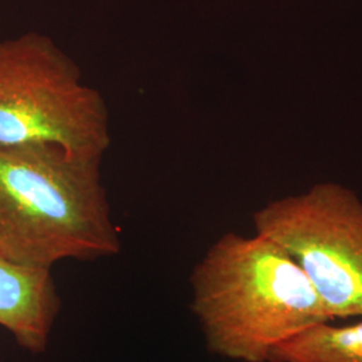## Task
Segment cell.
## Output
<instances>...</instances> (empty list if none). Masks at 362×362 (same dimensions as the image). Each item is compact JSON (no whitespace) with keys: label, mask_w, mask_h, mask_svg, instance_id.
Instances as JSON below:
<instances>
[{"label":"cell","mask_w":362,"mask_h":362,"mask_svg":"<svg viewBox=\"0 0 362 362\" xmlns=\"http://www.w3.org/2000/svg\"><path fill=\"white\" fill-rule=\"evenodd\" d=\"M52 144L101 160L110 146L109 110L77 64L52 38L0 40V144Z\"/></svg>","instance_id":"obj_3"},{"label":"cell","mask_w":362,"mask_h":362,"mask_svg":"<svg viewBox=\"0 0 362 362\" xmlns=\"http://www.w3.org/2000/svg\"><path fill=\"white\" fill-rule=\"evenodd\" d=\"M59 311L52 269L22 264L0 252V326L21 348L33 354L47 349Z\"/></svg>","instance_id":"obj_5"},{"label":"cell","mask_w":362,"mask_h":362,"mask_svg":"<svg viewBox=\"0 0 362 362\" xmlns=\"http://www.w3.org/2000/svg\"><path fill=\"white\" fill-rule=\"evenodd\" d=\"M101 163L52 144H0V252L45 269L117 255Z\"/></svg>","instance_id":"obj_2"},{"label":"cell","mask_w":362,"mask_h":362,"mask_svg":"<svg viewBox=\"0 0 362 362\" xmlns=\"http://www.w3.org/2000/svg\"><path fill=\"white\" fill-rule=\"evenodd\" d=\"M269 362H362V320L349 326L309 327L275 346Z\"/></svg>","instance_id":"obj_6"},{"label":"cell","mask_w":362,"mask_h":362,"mask_svg":"<svg viewBox=\"0 0 362 362\" xmlns=\"http://www.w3.org/2000/svg\"><path fill=\"white\" fill-rule=\"evenodd\" d=\"M191 286L207 349L228 360L269 362L279 344L332 322L297 262L259 233H224L194 266Z\"/></svg>","instance_id":"obj_1"},{"label":"cell","mask_w":362,"mask_h":362,"mask_svg":"<svg viewBox=\"0 0 362 362\" xmlns=\"http://www.w3.org/2000/svg\"><path fill=\"white\" fill-rule=\"evenodd\" d=\"M252 220L297 262L332 321L362 318V202L354 191L320 182L272 200Z\"/></svg>","instance_id":"obj_4"}]
</instances>
